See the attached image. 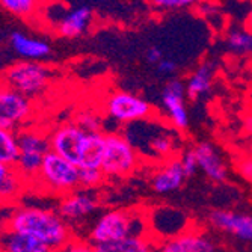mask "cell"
Returning <instances> with one entry per match:
<instances>
[{"label": "cell", "mask_w": 252, "mask_h": 252, "mask_svg": "<svg viewBox=\"0 0 252 252\" xmlns=\"http://www.w3.org/2000/svg\"><path fill=\"white\" fill-rule=\"evenodd\" d=\"M123 134L144 162L158 165L181 153V133L156 115L124 126Z\"/></svg>", "instance_id": "obj_1"}, {"label": "cell", "mask_w": 252, "mask_h": 252, "mask_svg": "<svg viewBox=\"0 0 252 252\" xmlns=\"http://www.w3.org/2000/svg\"><path fill=\"white\" fill-rule=\"evenodd\" d=\"M2 226L33 237L49 246L53 252L73 239L71 226L59 216L56 210L32 207V205L14 207Z\"/></svg>", "instance_id": "obj_2"}, {"label": "cell", "mask_w": 252, "mask_h": 252, "mask_svg": "<svg viewBox=\"0 0 252 252\" xmlns=\"http://www.w3.org/2000/svg\"><path fill=\"white\" fill-rule=\"evenodd\" d=\"M134 236H151L148 213L136 209H113L100 215L89 228L88 242L94 246Z\"/></svg>", "instance_id": "obj_3"}, {"label": "cell", "mask_w": 252, "mask_h": 252, "mask_svg": "<svg viewBox=\"0 0 252 252\" xmlns=\"http://www.w3.org/2000/svg\"><path fill=\"white\" fill-rule=\"evenodd\" d=\"M29 189H36L62 198L79 189V168L61 156L49 151Z\"/></svg>", "instance_id": "obj_4"}, {"label": "cell", "mask_w": 252, "mask_h": 252, "mask_svg": "<svg viewBox=\"0 0 252 252\" xmlns=\"http://www.w3.org/2000/svg\"><path fill=\"white\" fill-rule=\"evenodd\" d=\"M52 77V68L45 63L39 61H20L6 68L0 76V82L32 100L49 89Z\"/></svg>", "instance_id": "obj_5"}, {"label": "cell", "mask_w": 252, "mask_h": 252, "mask_svg": "<svg viewBox=\"0 0 252 252\" xmlns=\"http://www.w3.org/2000/svg\"><path fill=\"white\" fill-rule=\"evenodd\" d=\"M17 141L20 154L14 168L29 188L39 172L45 154L50 151L49 131L36 126H28L17 131Z\"/></svg>", "instance_id": "obj_6"}, {"label": "cell", "mask_w": 252, "mask_h": 252, "mask_svg": "<svg viewBox=\"0 0 252 252\" xmlns=\"http://www.w3.org/2000/svg\"><path fill=\"white\" fill-rule=\"evenodd\" d=\"M144 163L141 156L126 139L123 133H106L101 172L106 180H121L133 175Z\"/></svg>", "instance_id": "obj_7"}, {"label": "cell", "mask_w": 252, "mask_h": 252, "mask_svg": "<svg viewBox=\"0 0 252 252\" xmlns=\"http://www.w3.org/2000/svg\"><path fill=\"white\" fill-rule=\"evenodd\" d=\"M104 115L121 126H128L156 115L154 107L144 100L127 91H113L109 93L103 101Z\"/></svg>", "instance_id": "obj_8"}, {"label": "cell", "mask_w": 252, "mask_h": 252, "mask_svg": "<svg viewBox=\"0 0 252 252\" xmlns=\"http://www.w3.org/2000/svg\"><path fill=\"white\" fill-rule=\"evenodd\" d=\"M35 117L33 101L0 82V128L18 131L32 126Z\"/></svg>", "instance_id": "obj_9"}, {"label": "cell", "mask_w": 252, "mask_h": 252, "mask_svg": "<svg viewBox=\"0 0 252 252\" xmlns=\"http://www.w3.org/2000/svg\"><path fill=\"white\" fill-rule=\"evenodd\" d=\"M86 134L88 133L73 121L59 124L52 131H49L50 151L79 168L86 142Z\"/></svg>", "instance_id": "obj_10"}, {"label": "cell", "mask_w": 252, "mask_h": 252, "mask_svg": "<svg viewBox=\"0 0 252 252\" xmlns=\"http://www.w3.org/2000/svg\"><path fill=\"white\" fill-rule=\"evenodd\" d=\"M148 226L151 237L156 242H163L189 230L190 219L180 209L171 207V205H162V207H156L148 213Z\"/></svg>", "instance_id": "obj_11"}, {"label": "cell", "mask_w": 252, "mask_h": 252, "mask_svg": "<svg viewBox=\"0 0 252 252\" xmlns=\"http://www.w3.org/2000/svg\"><path fill=\"white\" fill-rule=\"evenodd\" d=\"M98 207L100 198L97 196L95 190L77 189L59 199L56 212L71 226L74 223L83 222L91 215H94L98 210Z\"/></svg>", "instance_id": "obj_12"}, {"label": "cell", "mask_w": 252, "mask_h": 252, "mask_svg": "<svg viewBox=\"0 0 252 252\" xmlns=\"http://www.w3.org/2000/svg\"><path fill=\"white\" fill-rule=\"evenodd\" d=\"M162 106L166 123L180 133L189 127V112L186 106V89L180 79H169L162 91Z\"/></svg>", "instance_id": "obj_13"}, {"label": "cell", "mask_w": 252, "mask_h": 252, "mask_svg": "<svg viewBox=\"0 0 252 252\" xmlns=\"http://www.w3.org/2000/svg\"><path fill=\"white\" fill-rule=\"evenodd\" d=\"M207 222L215 230L234 236L243 242H252V215L236 210H212Z\"/></svg>", "instance_id": "obj_14"}, {"label": "cell", "mask_w": 252, "mask_h": 252, "mask_svg": "<svg viewBox=\"0 0 252 252\" xmlns=\"http://www.w3.org/2000/svg\"><path fill=\"white\" fill-rule=\"evenodd\" d=\"M157 252H220L218 243L199 228L189 230L157 245Z\"/></svg>", "instance_id": "obj_15"}, {"label": "cell", "mask_w": 252, "mask_h": 252, "mask_svg": "<svg viewBox=\"0 0 252 252\" xmlns=\"http://www.w3.org/2000/svg\"><path fill=\"white\" fill-rule=\"evenodd\" d=\"M186 180L183 172L180 158L174 157L166 162L154 165V169L150 175V185L154 193L157 195H169L178 190Z\"/></svg>", "instance_id": "obj_16"}, {"label": "cell", "mask_w": 252, "mask_h": 252, "mask_svg": "<svg viewBox=\"0 0 252 252\" xmlns=\"http://www.w3.org/2000/svg\"><path fill=\"white\" fill-rule=\"evenodd\" d=\"M198 162V171H201L209 180L215 183H223L228 178V166L219 150L210 142H199L192 147Z\"/></svg>", "instance_id": "obj_17"}, {"label": "cell", "mask_w": 252, "mask_h": 252, "mask_svg": "<svg viewBox=\"0 0 252 252\" xmlns=\"http://www.w3.org/2000/svg\"><path fill=\"white\" fill-rule=\"evenodd\" d=\"M0 252H53L39 240L12 231L9 228H0Z\"/></svg>", "instance_id": "obj_18"}, {"label": "cell", "mask_w": 252, "mask_h": 252, "mask_svg": "<svg viewBox=\"0 0 252 252\" xmlns=\"http://www.w3.org/2000/svg\"><path fill=\"white\" fill-rule=\"evenodd\" d=\"M93 20V11L89 6H77L68 11L58 23V33L62 38H79L83 35Z\"/></svg>", "instance_id": "obj_19"}, {"label": "cell", "mask_w": 252, "mask_h": 252, "mask_svg": "<svg viewBox=\"0 0 252 252\" xmlns=\"http://www.w3.org/2000/svg\"><path fill=\"white\" fill-rule=\"evenodd\" d=\"M9 44L18 56L31 61H39L42 58H47L52 52L49 42L38 38H31L23 32L11 33Z\"/></svg>", "instance_id": "obj_20"}, {"label": "cell", "mask_w": 252, "mask_h": 252, "mask_svg": "<svg viewBox=\"0 0 252 252\" xmlns=\"http://www.w3.org/2000/svg\"><path fill=\"white\" fill-rule=\"evenodd\" d=\"M29 189L28 183L15 171V168H9L0 163V199L5 204H15Z\"/></svg>", "instance_id": "obj_21"}, {"label": "cell", "mask_w": 252, "mask_h": 252, "mask_svg": "<svg viewBox=\"0 0 252 252\" xmlns=\"http://www.w3.org/2000/svg\"><path fill=\"white\" fill-rule=\"evenodd\" d=\"M94 252H157V242L151 236H134L94 245Z\"/></svg>", "instance_id": "obj_22"}, {"label": "cell", "mask_w": 252, "mask_h": 252, "mask_svg": "<svg viewBox=\"0 0 252 252\" xmlns=\"http://www.w3.org/2000/svg\"><path fill=\"white\" fill-rule=\"evenodd\" d=\"M213 77H215V70L212 63L210 62L199 63L189 76L188 82L185 83L186 98L198 100L204 94H207L213 86Z\"/></svg>", "instance_id": "obj_23"}, {"label": "cell", "mask_w": 252, "mask_h": 252, "mask_svg": "<svg viewBox=\"0 0 252 252\" xmlns=\"http://www.w3.org/2000/svg\"><path fill=\"white\" fill-rule=\"evenodd\" d=\"M104 144H106V133L103 131L88 133L83 154H82V162L79 168L100 169L103 154H104Z\"/></svg>", "instance_id": "obj_24"}, {"label": "cell", "mask_w": 252, "mask_h": 252, "mask_svg": "<svg viewBox=\"0 0 252 252\" xmlns=\"http://www.w3.org/2000/svg\"><path fill=\"white\" fill-rule=\"evenodd\" d=\"M18 141L17 133L0 128V163L14 168L18 160Z\"/></svg>", "instance_id": "obj_25"}, {"label": "cell", "mask_w": 252, "mask_h": 252, "mask_svg": "<svg viewBox=\"0 0 252 252\" xmlns=\"http://www.w3.org/2000/svg\"><path fill=\"white\" fill-rule=\"evenodd\" d=\"M39 2L41 0H0V6L18 18L31 20L38 14Z\"/></svg>", "instance_id": "obj_26"}, {"label": "cell", "mask_w": 252, "mask_h": 252, "mask_svg": "<svg viewBox=\"0 0 252 252\" xmlns=\"http://www.w3.org/2000/svg\"><path fill=\"white\" fill-rule=\"evenodd\" d=\"M226 45L236 55H252V33L246 29H233L226 35Z\"/></svg>", "instance_id": "obj_27"}, {"label": "cell", "mask_w": 252, "mask_h": 252, "mask_svg": "<svg viewBox=\"0 0 252 252\" xmlns=\"http://www.w3.org/2000/svg\"><path fill=\"white\" fill-rule=\"evenodd\" d=\"M74 124H77L82 130H85L86 133H95V131H101L103 128V118L98 115L97 112L89 110V109H82L79 110L74 120Z\"/></svg>", "instance_id": "obj_28"}, {"label": "cell", "mask_w": 252, "mask_h": 252, "mask_svg": "<svg viewBox=\"0 0 252 252\" xmlns=\"http://www.w3.org/2000/svg\"><path fill=\"white\" fill-rule=\"evenodd\" d=\"M106 181L101 169L94 168H79V189L95 190Z\"/></svg>", "instance_id": "obj_29"}, {"label": "cell", "mask_w": 252, "mask_h": 252, "mask_svg": "<svg viewBox=\"0 0 252 252\" xmlns=\"http://www.w3.org/2000/svg\"><path fill=\"white\" fill-rule=\"evenodd\" d=\"M202 0H150V3L156 9H183L201 3Z\"/></svg>", "instance_id": "obj_30"}, {"label": "cell", "mask_w": 252, "mask_h": 252, "mask_svg": "<svg viewBox=\"0 0 252 252\" xmlns=\"http://www.w3.org/2000/svg\"><path fill=\"white\" fill-rule=\"evenodd\" d=\"M178 158H180V163H181V168H183V172H185L186 178H189L198 172V162H196V157H195L192 148L183 150L180 153Z\"/></svg>", "instance_id": "obj_31"}, {"label": "cell", "mask_w": 252, "mask_h": 252, "mask_svg": "<svg viewBox=\"0 0 252 252\" xmlns=\"http://www.w3.org/2000/svg\"><path fill=\"white\" fill-rule=\"evenodd\" d=\"M236 171L249 186H252V156L240 157L236 162Z\"/></svg>", "instance_id": "obj_32"}, {"label": "cell", "mask_w": 252, "mask_h": 252, "mask_svg": "<svg viewBox=\"0 0 252 252\" xmlns=\"http://www.w3.org/2000/svg\"><path fill=\"white\" fill-rule=\"evenodd\" d=\"M56 252H94V246L91 245L88 240H82V239H71L66 245H63L61 249H58Z\"/></svg>", "instance_id": "obj_33"}, {"label": "cell", "mask_w": 252, "mask_h": 252, "mask_svg": "<svg viewBox=\"0 0 252 252\" xmlns=\"http://www.w3.org/2000/svg\"><path fill=\"white\" fill-rule=\"evenodd\" d=\"M157 71H158V74L171 76L177 71V63L171 59H162L157 63Z\"/></svg>", "instance_id": "obj_34"}, {"label": "cell", "mask_w": 252, "mask_h": 252, "mask_svg": "<svg viewBox=\"0 0 252 252\" xmlns=\"http://www.w3.org/2000/svg\"><path fill=\"white\" fill-rule=\"evenodd\" d=\"M145 56H147V61H148L150 63H154V65H157L160 61L163 59L162 50H160L158 47H156V45H153V47H150V49L147 50Z\"/></svg>", "instance_id": "obj_35"}, {"label": "cell", "mask_w": 252, "mask_h": 252, "mask_svg": "<svg viewBox=\"0 0 252 252\" xmlns=\"http://www.w3.org/2000/svg\"><path fill=\"white\" fill-rule=\"evenodd\" d=\"M198 11L204 17H210V15H218V6L212 5L210 2H201L198 3Z\"/></svg>", "instance_id": "obj_36"}, {"label": "cell", "mask_w": 252, "mask_h": 252, "mask_svg": "<svg viewBox=\"0 0 252 252\" xmlns=\"http://www.w3.org/2000/svg\"><path fill=\"white\" fill-rule=\"evenodd\" d=\"M242 128H243V133L252 139V112L246 113L243 117V124H242Z\"/></svg>", "instance_id": "obj_37"}, {"label": "cell", "mask_w": 252, "mask_h": 252, "mask_svg": "<svg viewBox=\"0 0 252 252\" xmlns=\"http://www.w3.org/2000/svg\"><path fill=\"white\" fill-rule=\"evenodd\" d=\"M245 29L249 31L252 33V3H251V8H249V12H248V17H246V23H245Z\"/></svg>", "instance_id": "obj_38"}, {"label": "cell", "mask_w": 252, "mask_h": 252, "mask_svg": "<svg viewBox=\"0 0 252 252\" xmlns=\"http://www.w3.org/2000/svg\"><path fill=\"white\" fill-rule=\"evenodd\" d=\"M2 205H3V202H2V199H0V207H2Z\"/></svg>", "instance_id": "obj_39"}]
</instances>
